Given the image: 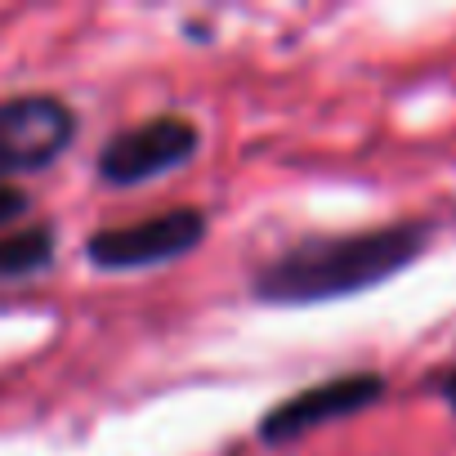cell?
<instances>
[{"label":"cell","instance_id":"cell-1","mask_svg":"<svg viewBox=\"0 0 456 456\" xmlns=\"http://www.w3.org/2000/svg\"><path fill=\"white\" fill-rule=\"evenodd\" d=\"M429 233L434 228L420 219H398V224L358 228V233H322L291 242L251 273V296L278 309L367 296L380 282L411 269L425 256Z\"/></svg>","mask_w":456,"mask_h":456},{"label":"cell","instance_id":"cell-2","mask_svg":"<svg viewBox=\"0 0 456 456\" xmlns=\"http://www.w3.org/2000/svg\"><path fill=\"white\" fill-rule=\"evenodd\" d=\"M201 242H206V215L197 206H175L148 219H130V224H112L90 233L86 260L103 273H139V269L175 265Z\"/></svg>","mask_w":456,"mask_h":456},{"label":"cell","instance_id":"cell-3","mask_svg":"<svg viewBox=\"0 0 456 456\" xmlns=\"http://www.w3.org/2000/svg\"><path fill=\"white\" fill-rule=\"evenodd\" d=\"M385 376L380 371H345V376H331V380H318V385H305L300 394L273 403L260 420V443L265 447H291L336 420H349L367 407H376L385 398Z\"/></svg>","mask_w":456,"mask_h":456},{"label":"cell","instance_id":"cell-4","mask_svg":"<svg viewBox=\"0 0 456 456\" xmlns=\"http://www.w3.org/2000/svg\"><path fill=\"white\" fill-rule=\"evenodd\" d=\"M77 139V112L59 94L0 99V183L54 166Z\"/></svg>","mask_w":456,"mask_h":456},{"label":"cell","instance_id":"cell-5","mask_svg":"<svg viewBox=\"0 0 456 456\" xmlns=\"http://www.w3.org/2000/svg\"><path fill=\"white\" fill-rule=\"evenodd\" d=\"M201 148V130L179 117V112H161L148 117L121 134H112L94 161L99 179L112 188H134V183H152L179 166H188Z\"/></svg>","mask_w":456,"mask_h":456},{"label":"cell","instance_id":"cell-6","mask_svg":"<svg viewBox=\"0 0 456 456\" xmlns=\"http://www.w3.org/2000/svg\"><path fill=\"white\" fill-rule=\"evenodd\" d=\"M59 238L50 224H19L10 233H0V282L37 278L54 265Z\"/></svg>","mask_w":456,"mask_h":456},{"label":"cell","instance_id":"cell-7","mask_svg":"<svg viewBox=\"0 0 456 456\" xmlns=\"http://www.w3.org/2000/svg\"><path fill=\"white\" fill-rule=\"evenodd\" d=\"M32 210V197L19 188V183H0V233L19 228V219Z\"/></svg>","mask_w":456,"mask_h":456},{"label":"cell","instance_id":"cell-8","mask_svg":"<svg viewBox=\"0 0 456 456\" xmlns=\"http://www.w3.org/2000/svg\"><path fill=\"white\" fill-rule=\"evenodd\" d=\"M434 394H438V398L456 411V367H452V371H443V376L434 380Z\"/></svg>","mask_w":456,"mask_h":456}]
</instances>
